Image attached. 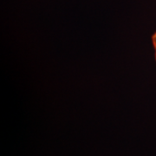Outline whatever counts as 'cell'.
Masks as SVG:
<instances>
[{"mask_svg": "<svg viewBox=\"0 0 156 156\" xmlns=\"http://www.w3.org/2000/svg\"><path fill=\"white\" fill-rule=\"evenodd\" d=\"M152 44H153V47L154 50V55H155V61H156V31L152 36Z\"/></svg>", "mask_w": 156, "mask_h": 156, "instance_id": "cell-1", "label": "cell"}]
</instances>
